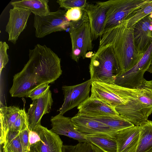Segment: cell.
I'll list each match as a JSON object with an SVG mask.
<instances>
[{"label": "cell", "mask_w": 152, "mask_h": 152, "mask_svg": "<svg viewBox=\"0 0 152 152\" xmlns=\"http://www.w3.org/2000/svg\"><path fill=\"white\" fill-rule=\"evenodd\" d=\"M29 132L28 129H27L20 132L19 134L23 152H30L31 146L29 139Z\"/></svg>", "instance_id": "1f68e13d"}, {"label": "cell", "mask_w": 152, "mask_h": 152, "mask_svg": "<svg viewBox=\"0 0 152 152\" xmlns=\"http://www.w3.org/2000/svg\"><path fill=\"white\" fill-rule=\"evenodd\" d=\"M57 2L60 7L67 10L75 7L84 9L88 3L86 0H58Z\"/></svg>", "instance_id": "f1b7e54d"}, {"label": "cell", "mask_w": 152, "mask_h": 152, "mask_svg": "<svg viewBox=\"0 0 152 152\" xmlns=\"http://www.w3.org/2000/svg\"><path fill=\"white\" fill-rule=\"evenodd\" d=\"M125 100V104L115 107L119 115L135 126L145 123L152 113V80L144 78L137 87L127 88Z\"/></svg>", "instance_id": "3957f363"}, {"label": "cell", "mask_w": 152, "mask_h": 152, "mask_svg": "<svg viewBox=\"0 0 152 152\" xmlns=\"http://www.w3.org/2000/svg\"><path fill=\"white\" fill-rule=\"evenodd\" d=\"M149 30L151 31H152V24L150 25L149 27Z\"/></svg>", "instance_id": "d590c367"}, {"label": "cell", "mask_w": 152, "mask_h": 152, "mask_svg": "<svg viewBox=\"0 0 152 152\" xmlns=\"http://www.w3.org/2000/svg\"><path fill=\"white\" fill-rule=\"evenodd\" d=\"M152 0H110L97 3L106 10L104 31L117 26L134 11Z\"/></svg>", "instance_id": "5b68a950"}, {"label": "cell", "mask_w": 152, "mask_h": 152, "mask_svg": "<svg viewBox=\"0 0 152 152\" xmlns=\"http://www.w3.org/2000/svg\"><path fill=\"white\" fill-rule=\"evenodd\" d=\"M53 101L50 89L38 99L33 101L26 113L28 128L32 131L37 126L41 125L43 116L49 113L51 110Z\"/></svg>", "instance_id": "8fae6325"}, {"label": "cell", "mask_w": 152, "mask_h": 152, "mask_svg": "<svg viewBox=\"0 0 152 152\" xmlns=\"http://www.w3.org/2000/svg\"><path fill=\"white\" fill-rule=\"evenodd\" d=\"M53 132L77 140L79 142H90L86 135L79 132L72 122L71 118L59 114L51 117L50 119Z\"/></svg>", "instance_id": "5bb4252c"}, {"label": "cell", "mask_w": 152, "mask_h": 152, "mask_svg": "<svg viewBox=\"0 0 152 152\" xmlns=\"http://www.w3.org/2000/svg\"><path fill=\"white\" fill-rule=\"evenodd\" d=\"M9 46L5 42H0V73L2 69L8 62L9 58L7 54V50Z\"/></svg>", "instance_id": "4dcf8cb0"}, {"label": "cell", "mask_w": 152, "mask_h": 152, "mask_svg": "<svg viewBox=\"0 0 152 152\" xmlns=\"http://www.w3.org/2000/svg\"><path fill=\"white\" fill-rule=\"evenodd\" d=\"M49 83L41 85L31 91L26 97L30 98L33 101L37 99L45 94L50 89Z\"/></svg>", "instance_id": "f546056e"}, {"label": "cell", "mask_w": 152, "mask_h": 152, "mask_svg": "<svg viewBox=\"0 0 152 152\" xmlns=\"http://www.w3.org/2000/svg\"><path fill=\"white\" fill-rule=\"evenodd\" d=\"M69 33L72 43L71 56L72 59L78 62L81 57L91 58L93 55L91 51L93 45L89 21Z\"/></svg>", "instance_id": "52a82bcc"}, {"label": "cell", "mask_w": 152, "mask_h": 152, "mask_svg": "<svg viewBox=\"0 0 152 152\" xmlns=\"http://www.w3.org/2000/svg\"><path fill=\"white\" fill-rule=\"evenodd\" d=\"M28 129L26 113L25 108L22 109L10 129L21 132Z\"/></svg>", "instance_id": "83f0119b"}, {"label": "cell", "mask_w": 152, "mask_h": 152, "mask_svg": "<svg viewBox=\"0 0 152 152\" xmlns=\"http://www.w3.org/2000/svg\"><path fill=\"white\" fill-rule=\"evenodd\" d=\"M89 142L104 152H117L115 137L104 133L86 135Z\"/></svg>", "instance_id": "ffe728a7"}, {"label": "cell", "mask_w": 152, "mask_h": 152, "mask_svg": "<svg viewBox=\"0 0 152 152\" xmlns=\"http://www.w3.org/2000/svg\"><path fill=\"white\" fill-rule=\"evenodd\" d=\"M29 139L30 146L39 141L40 139L38 134L36 132L33 131H29Z\"/></svg>", "instance_id": "d6a6232c"}, {"label": "cell", "mask_w": 152, "mask_h": 152, "mask_svg": "<svg viewBox=\"0 0 152 152\" xmlns=\"http://www.w3.org/2000/svg\"><path fill=\"white\" fill-rule=\"evenodd\" d=\"M147 71L150 72L151 73H152V56L151 58V65L148 69Z\"/></svg>", "instance_id": "836d02e7"}, {"label": "cell", "mask_w": 152, "mask_h": 152, "mask_svg": "<svg viewBox=\"0 0 152 152\" xmlns=\"http://www.w3.org/2000/svg\"><path fill=\"white\" fill-rule=\"evenodd\" d=\"M66 12L59 9L46 15H34L33 26L35 36L42 38L54 32L67 31L70 22L66 17Z\"/></svg>", "instance_id": "8992f818"}, {"label": "cell", "mask_w": 152, "mask_h": 152, "mask_svg": "<svg viewBox=\"0 0 152 152\" xmlns=\"http://www.w3.org/2000/svg\"><path fill=\"white\" fill-rule=\"evenodd\" d=\"M71 119L77 130L85 135L104 133L115 137L117 133L104 124L84 115L77 113Z\"/></svg>", "instance_id": "9a60e30c"}, {"label": "cell", "mask_w": 152, "mask_h": 152, "mask_svg": "<svg viewBox=\"0 0 152 152\" xmlns=\"http://www.w3.org/2000/svg\"><path fill=\"white\" fill-rule=\"evenodd\" d=\"M47 0H23L11 2L13 7L16 6L30 10L34 15L45 16L50 12Z\"/></svg>", "instance_id": "44dd1931"}, {"label": "cell", "mask_w": 152, "mask_h": 152, "mask_svg": "<svg viewBox=\"0 0 152 152\" xmlns=\"http://www.w3.org/2000/svg\"><path fill=\"white\" fill-rule=\"evenodd\" d=\"M63 152H104L90 142H79L74 145H63Z\"/></svg>", "instance_id": "4316f807"}, {"label": "cell", "mask_w": 152, "mask_h": 152, "mask_svg": "<svg viewBox=\"0 0 152 152\" xmlns=\"http://www.w3.org/2000/svg\"><path fill=\"white\" fill-rule=\"evenodd\" d=\"M126 88L115 83L92 82L91 96L102 100L114 108L125 104Z\"/></svg>", "instance_id": "ba28073f"}, {"label": "cell", "mask_w": 152, "mask_h": 152, "mask_svg": "<svg viewBox=\"0 0 152 152\" xmlns=\"http://www.w3.org/2000/svg\"><path fill=\"white\" fill-rule=\"evenodd\" d=\"M36 132L40 139L30 147V152H63V142L59 135L41 125L32 130Z\"/></svg>", "instance_id": "30bf717a"}, {"label": "cell", "mask_w": 152, "mask_h": 152, "mask_svg": "<svg viewBox=\"0 0 152 152\" xmlns=\"http://www.w3.org/2000/svg\"><path fill=\"white\" fill-rule=\"evenodd\" d=\"M139 126V137L136 152H152V121L148 120Z\"/></svg>", "instance_id": "603a6c76"}, {"label": "cell", "mask_w": 152, "mask_h": 152, "mask_svg": "<svg viewBox=\"0 0 152 152\" xmlns=\"http://www.w3.org/2000/svg\"><path fill=\"white\" fill-rule=\"evenodd\" d=\"M151 24H152V19L148 15L132 26L136 51L142 56L152 42V31L149 29Z\"/></svg>", "instance_id": "4fadbf2b"}, {"label": "cell", "mask_w": 152, "mask_h": 152, "mask_svg": "<svg viewBox=\"0 0 152 152\" xmlns=\"http://www.w3.org/2000/svg\"><path fill=\"white\" fill-rule=\"evenodd\" d=\"M90 80L107 83H114L121 71L112 47L106 45L99 46L91 58L89 65Z\"/></svg>", "instance_id": "277c9868"}, {"label": "cell", "mask_w": 152, "mask_h": 152, "mask_svg": "<svg viewBox=\"0 0 152 152\" xmlns=\"http://www.w3.org/2000/svg\"><path fill=\"white\" fill-rule=\"evenodd\" d=\"M65 15L70 22L67 30L69 33L77 28L84 23L89 21L88 16L84 9L78 7L67 10Z\"/></svg>", "instance_id": "cb8c5ba5"}, {"label": "cell", "mask_w": 152, "mask_h": 152, "mask_svg": "<svg viewBox=\"0 0 152 152\" xmlns=\"http://www.w3.org/2000/svg\"><path fill=\"white\" fill-rule=\"evenodd\" d=\"M139 135V126H134L117 132L115 136L117 152H136Z\"/></svg>", "instance_id": "ac0fdd59"}, {"label": "cell", "mask_w": 152, "mask_h": 152, "mask_svg": "<svg viewBox=\"0 0 152 152\" xmlns=\"http://www.w3.org/2000/svg\"><path fill=\"white\" fill-rule=\"evenodd\" d=\"M84 10L88 17L92 40H96L100 37L104 31L106 10L97 2L95 4L88 3Z\"/></svg>", "instance_id": "2e32d148"}, {"label": "cell", "mask_w": 152, "mask_h": 152, "mask_svg": "<svg viewBox=\"0 0 152 152\" xmlns=\"http://www.w3.org/2000/svg\"><path fill=\"white\" fill-rule=\"evenodd\" d=\"M92 81L90 79L80 84L62 87L64 94V102L58 111L63 115L68 111L78 107L90 97Z\"/></svg>", "instance_id": "9c48e42d"}, {"label": "cell", "mask_w": 152, "mask_h": 152, "mask_svg": "<svg viewBox=\"0 0 152 152\" xmlns=\"http://www.w3.org/2000/svg\"><path fill=\"white\" fill-rule=\"evenodd\" d=\"M0 152H4L3 147V145L0 144Z\"/></svg>", "instance_id": "e575fe53"}, {"label": "cell", "mask_w": 152, "mask_h": 152, "mask_svg": "<svg viewBox=\"0 0 152 152\" xmlns=\"http://www.w3.org/2000/svg\"><path fill=\"white\" fill-rule=\"evenodd\" d=\"M110 45L118 59L121 72L134 66L142 56L136 51L132 27H128L124 21L104 30L100 37L99 46Z\"/></svg>", "instance_id": "7a4b0ae2"}, {"label": "cell", "mask_w": 152, "mask_h": 152, "mask_svg": "<svg viewBox=\"0 0 152 152\" xmlns=\"http://www.w3.org/2000/svg\"><path fill=\"white\" fill-rule=\"evenodd\" d=\"M31 13L29 10L16 6L9 11V18L5 31L9 35L8 40L16 43L20 34L27 26L28 20Z\"/></svg>", "instance_id": "7c38bea8"}, {"label": "cell", "mask_w": 152, "mask_h": 152, "mask_svg": "<svg viewBox=\"0 0 152 152\" xmlns=\"http://www.w3.org/2000/svg\"><path fill=\"white\" fill-rule=\"evenodd\" d=\"M149 17L152 19V12H151L149 15Z\"/></svg>", "instance_id": "8d00e7d4"}, {"label": "cell", "mask_w": 152, "mask_h": 152, "mask_svg": "<svg viewBox=\"0 0 152 152\" xmlns=\"http://www.w3.org/2000/svg\"><path fill=\"white\" fill-rule=\"evenodd\" d=\"M29 52L28 61L13 77L9 91L12 97H26L38 86L54 82L62 74L61 59L50 48L37 44Z\"/></svg>", "instance_id": "6da1fadb"}, {"label": "cell", "mask_w": 152, "mask_h": 152, "mask_svg": "<svg viewBox=\"0 0 152 152\" xmlns=\"http://www.w3.org/2000/svg\"><path fill=\"white\" fill-rule=\"evenodd\" d=\"M87 116L104 124L116 132L135 126L120 115H106L97 116Z\"/></svg>", "instance_id": "7402d4cb"}, {"label": "cell", "mask_w": 152, "mask_h": 152, "mask_svg": "<svg viewBox=\"0 0 152 152\" xmlns=\"http://www.w3.org/2000/svg\"><path fill=\"white\" fill-rule=\"evenodd\" d=\"M152 12V0L129 15L124 20L126 26L131 27Z\"/></svg>", "instance_id": "484cf974"}, {"label": "cell", "mask_w": 152, "mask_h": 152, "mask_svg": "<svg viewBox=\"0 0 152 152\" xmlns=\"http://www.w3.org/2000/svg\"><path fill=\"white\" fill-rule=\"evenodd\" d=\"M20 132L10 129L7 133L3 147L4 152H23Z\"/></svg>", "instance_id": "d4e9b609"}, {"label": "cell", "mask_w": 152, "mask_h": 152, "mask_svg": "<svg viewBox=\"0 0 152 152\" xmlns=\"http://www.w3.org/2000/svg\"><path fill=\"white\" fill-rule=\"evenodd\" d=\"M22 109L15 106H3L0 108V144H4L7 133Z\"/></svg>", "instance_id": "d6986e66"}, {"label": "cell", "mask_w": 152, "mask_h": 152, "mask_svg": "<svg viewBox=\"0 0 152 152\" xmlns=\"http://www.w3.org/2000/svg\"><path fill=\"white\" fill-rule=\"evenodd\" d=\"M77 109L79 110L78 114L88 116L119 115L115 108L91 96L79 105Z\"/></svg>", "instance_id": "e0dca14e"}]
</instances>
